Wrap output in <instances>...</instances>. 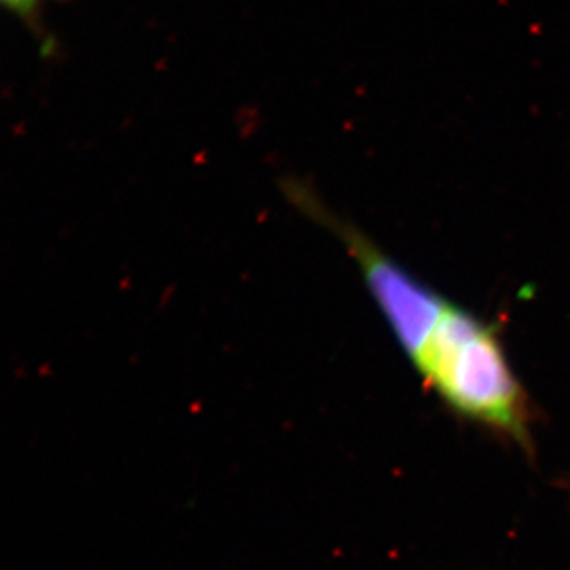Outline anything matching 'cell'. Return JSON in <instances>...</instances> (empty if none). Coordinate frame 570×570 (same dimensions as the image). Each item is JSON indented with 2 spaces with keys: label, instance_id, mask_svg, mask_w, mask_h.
<instances>
[{
  "label": "cell",
  "instance_id": "obj_3",
  "mask_svg": "<svg viewBox=\"0 0 570 570\" xmlns=\"http://www.w3.org/2000/svg\"><path fill=\"white\" fill-rule=\"evenodd\" d=\"M40 0H6L10 9L20 13L21 17L32 18L36 14Z\"/></svg>",
  "mask_w": 570,
  "mask_h": 570
},
{
  "label": "cell",
  "instance_id": "obj_1",
  "mask_svg": "<svg viewBox=\"0 0 570 570\" xmlns=\"http://www.w3.org/2000/svg\"><path fill=\"white\" fill-rule=\"evenodd\" d=\"M412 365L456 417L531 452V401L494 325L450 302Z\"/></svg>",
  "mask_w": 570,
  "mask_h": 570
},
{
  "label": "cell",
  "instance_id": "obj_2",
  "mask_svg": "<svg viewBox=\"0 0 570 570\" xmlns=\"http://www.w3.org/2000/svg\"><path fill=\"white\" fill-rule=\"evenodd\" d=\"M279 189L296 212L328 228L344 243L397 344L414 363L448 309L449 299L396 264L354 224L341 219L302 178L285 176Z\"/></svg>",
  "mask_w": 570,
  "mask_h": 570
}]
</instances>
